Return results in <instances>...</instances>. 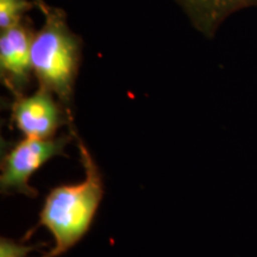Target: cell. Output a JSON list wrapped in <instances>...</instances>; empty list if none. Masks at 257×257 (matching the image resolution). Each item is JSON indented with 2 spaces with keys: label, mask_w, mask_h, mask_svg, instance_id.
Returning a JSON list of instances; mask_svg holds the SVG:
<instances>
[{
  "label": "cell",
  "mask_w": 257,
  "mask_h": 257,
  "mask_svg": "<svg viewBox=\"0 0 257 257\" xmlns=\"http://www.w3.org/2000/svg\"><path fill=\"white\" fill-rule=\"evenodd\" d=\"M43 16V23L35 31L31 42L32 74L38 86L59 99L72 117L74 88L82 56V42L70 29L62 9L35 0Z\"/></svg>",
  "instance_id": "cell-1"
},
{
  "label": "cell",
  "mask_w": 257,
  "mask_h": 257,
  "mask_svg": "<svg viewBox=\"0 0 257 257\" xmlns=\"http://www.w3.org/2000/svg\"><path fill=\"white\" fill-rule=\"evenodd\" d=\"M85 180L76 185L51 189L44 200L40 225L54 237L55 244L44 257H59L87 233L100 204L104 187L101 174L85 144L76 136Z\"/></svg>",
  "instance_id": "cell-2"
},
{
  "label": "cell",
  "mask_w": 257,
  "mask_h": 257,
  "mask_svg": "<svg viewBox=\"0 0 257 257\" xmlns=\"http://www.w3.org/2000/svg\"><path fill=\"white\" fill-rule=\"evenodd\" d=\"M70 136H60L40 140L25 137L15 144L3 157L0 185L2 191L18 192L35 197L36 189L29 185L30 178L48 161L62 155Z\"/></svg>",
  "instance_id": "cell-3"
},
{
  "label": "cell",
  "mask_w": 257,
  "mask_h": 257,
  "mask_svg": "<svg viewBox=\"0 0 257 257\" xmlns=\"http://www.w3.org/2000/svg\"><path fill=\"white\" fill-rule=\"evenodd\" d=\"M11 118L16 127L29 138H53L72 117L59 99L47 88L38 86L30 95L15 96Z\"/></svg>",
  "instance_id": "cell-4"
},
{
  "label": "cell",
  "mask_w": 257,
  "mask_h": 257,
  "mask_svg": "<svg viewBox=\"0 0 257 257\" xmlns=\"http://www.w3.org/2000/svg\"><path fill=\"white\" fill-rule=\"evenodd\" d=\"M34 34L24 21L0 32V76L14 96L25 94L30 83Z\"/></svg>",
  "instance_id": "cell-5"
},
{
  "label": "cell",
  "mask_w": 257,
  "mask_h": 257,
  "mask_svg": "<svg viewBox=\"0 0 257 257\" xmlns=\"http://www.w3.org/2000/svg\"><path fill=\"white\" fill-rule=\"evenodd\" d=\"M193 28L202 36H216L230 16L249 8H257V0H176Z\"/></svg>",
  "instance_id": "cell-6"
},
{
  "label": "cell",
  "mask_w": 257,
  "mask_h": 257,
  "mask_svg": "<svg viewBox=\"0 0 257 257\" xmlns=\"http://www.w3.org/2000/svg\"><path fill=\"white\" fill-rule=\"evenodd\" d=\"M34 8L36 4L31 0H0V31L22 23L25 14Z\"/></svg>",
  "instance_id": "cell-7"
},
{
  "label": "cell",
  "mask_w": 257,
  "mask_h": 257,
  "mask_svg": "<svg viewBox=\"0 0 257 257\" xmlns=\"http://www.w3.org/2000/svg\"><path fill=\"white\" fill-rule=\"evenodd\" d=\"M32 250V246L22 245L6 238L0 243V257H27Z\"/></svg>",
  "instance_id": "cell-8"
}]
</instances>
